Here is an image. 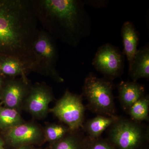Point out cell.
I'll list each match as a JSON object with an SVG mask.
<instances>
[{
	"instance_id": "cell-1",
	"label": "cell",
	"mask_w": 149,
	"mask_h": 149,
	"mask_svg": "<svg viewBox=\"0 0 149 149\" xmlns=\"http://www.w3.org/2000/svg\"><path fill=\"white\" fill-rule=\"evenodd\" d=\"M38 24L33 0H0V56L17 59L30 71Z\"/></svg>"
},
{
	"instance_id": "cell-2",
	"label": "cell",
	"mask_w": 149,
	"mask_h": 149,
	"mask_svg": "<svg viewBox=\"0 0 149 149\" xmlns=\"http://www.w3.org/2000/svg\"><path fill=\"white\" fill-rule=\"evenodd\" d=\"M42 29L54 40L77 45L84 32V12L75 0H33Z\"/></svg>"
},
{
	"instance_id": "cell-3",
	"label": "cell",
	"mask_w": 149,
	"mask_h": 149,
	"mask_svg": "<svg viewBox=\"0 0 149 149\" xmlns=\"http://www.w3.org/2000/svg\"><path fill=\"white\" fill-rule=\"evenodd\" d=\"M33 53L34 60L30 71L51 76L58 82L63 81L55 68L58 53L54 40L42 29L33 46Z\"/></svg>"
},
{
	"instance_id": "cell-4",
	"label": "cell",
	"mask_w": 149,
	"mask_h": 149,
	"mask_svg": "<svg viewBox=\"0 0 149 149\" xmlns=\"http://www.w3.org/2000/svg\"><path fill=\"white\" fill-rule=\"evenodd\" d=\"M112 88L110 82L91 74L85 78L83 90L93 108L101 113L113 116L114 104Z\"/></svg>"
},
{
	"instance_id": "cell-5",
	"label": "cell",
	"mask_w": 149,
	"mask_h": 149,
	"mask_svg": "<svg viewBox=\"0 0 149 149\" xmlns=\"http://www.w3.org/2000/svg\"><path fill=\"white\" fill-rule=\"evenodd\" d=\"M70 130L78 129L84 120V107L80 96L66 91L51 110Z\"/></svg>"
},
{
	"instance_id": "cell-6",
	"label": "cell",
	"mask_w": 149,
	"mask_h": 149,
	"mask_svg": "<svg viewBox=\"0 0 149 149\" xmlns=\"http://www.w3.org/2000/svg\"><path fill=\"white\" fill-rule=\"evenodd\" d=\"M113 125L110 136L112 141L120 149H134L141 142L143 132L134 123L117 120Z\"/></svg>"
},
{
	"instance_id": "cell-7",
	"label": "cell",
	"mask_w": 149,
	"mask_h": 149,
	"mask_svg": "<svg viewBox=\"0 0 149 149\" xmlns=\"http://www.w3.org/2000/svg\"><path fill=\"white\" fill-rule=\"evenodd\" d=\"M93 65L97 70L106 75L117 76L123 65L122 55L111 45L106 44L99 48Z\"/></svg>"
},
{
	"instance_id": "cell-8",
	"label": "cell",
	"mask_w": 149,
	"mask_h": 149,
	"mask_svg": "<svg viewBox=\"0 0 149 149\" xmlns=\"http://www.w3.org/2000/svg\"><path fill=\"white\" fill-rule=\"evenodd\" d=\"M53 99L50 88L44 84H37L29 89L24 100L25 108L35 117H44L47 113L49 104Z\"/></svg>"
},
{
	"instance_id": "cell-9",
	"label": "cell",
	"mask_w": 149,
	"mask_h": 149,
	"mask_svg": "<svg viewBox=\"0 0 149 149\" xmlns=\"http://www.w3.org/2000/svg\"><path fill=\"white\" fill-rule=\"evenodd\" d=\"M29 89L27 80L22 77L18 80L10 77L6 83L4 82L0 96L1 100L6 107L18 111Z\"/></svg>"
},
{
	"instance_id": "cell-10",
	"label": "cell",
	"mask_w": 149,
	"mask_h": 149,
	"mask_svg": "<svg viewBox=\"0 0 149 149\" xmlns=\"http://www.w3.org/2000/svg\"><path fill=\"white\" fill-rule=\"evenodd\" d=\"M41 128L32 123H22L7 130L6 136L14 146L35 143L43 136Z\"/></svg>"
},
{
	"instance_id": "cell-11",
	"label": "cell",
	"mask_w": 149,
	"mask_h": 149,
	"mask_svg": "<svg viewBox=\"0 0 149 149\" xmlns=\"http://www.w3.org/2000/svg\"><path fill=\"white\" fill-rule=\"evenodd\" d=\"M121 35L124 52L128 60L129 70L138 51L139 38L133 24L129 22H126L123 25Z\"/></svg>"
},
{
	"instance_id": "cell-12",
	"label": "cell",
	"mask_w": 149,
	"mask_h": 149,
	"mask_svg": "<svg viewBox=\"0 0 149 149\" xmlns=\"http://www.w3.org/2000/svg\"><path fill=\"white\" fill-rule=\"evenodd\" d=\"M119 99L125 108L129 109L143 97L144 88L136 82H122L118 86Z\"/></svg>"
},
{
	"instance_id": "cell-13",
	"label": "cell",
	"mask_w": 149,
	"mask_h": 149,
	"mask_svg": "<svg viewBox=\"0 0 149 149\" xmlns=\"http://www.w3.org/2000/svg\"><path fill=\"white\" fill-rule=\"evenodd\" d=\"M133 82L141 78L149 77V49L144 47L138 50L129 70Z\"/></svg>"
},
{
	"instance_id": "cell-14",
	"label": "cell",
	"mask_w": 149,
	"mask_h": 149,
	"mask_svg": "<svg viewBox=\"0 0 149 149\" xmlns=\"http://www.w3.org/2000/svg\"><path fill=\"white\" fill-rule=\"evenodd\" d=\"M27 70L21 62L13 57L0 56V74L3 77H15L21 76L27 80L26 74Z\"/></svg>"
},
{
	"instance_id": "cell-15",
	"label": "cell",
	"mask_w": 149,
	"mask_h": 149,
	"mask_svg": "<svg viewBox=\"0 0 149 149\" xmlns=\"http://www.w3.org/2000/svg\"><path fill=\"white\" fill-rule=\"evenodd\" d=\"M116 120L114 116H98L87 122L86 125L87 132L92 138H97Z\"/></svg>"
},
{
	"instance_id": "cell-16",
	"label": "cell",
	"mask_w": 149,
	"mask_h": 149,
	"mask_svg": "<svg viewBox=\"0 0 149 149\" xmlns=\"http://www.w3.org/2000/svg\"><path fill=\"white\" fill-rule=\"evenodd\" d=\"M23 123L18 111L0 107V128L8 130Z\"/></svg>"
},
{
	"instance_id": "cell-17",
	"label": "cell",
	"mask_w": 149,
	"mask_h": 149,
	"mask_svg": "<svg viewBox=\"0 0 149 149\" xmlns=\"http://www.w3.org/2000/svg\"><path fill=\"white\" fill-rule=\"evenodd\" d=\"M149 100L148 97L141 98L129 109L131 117L134 120H147L149 113Z\"/></svg>"
},
{
	"instance_id": "cell-18",
	"label": "cell",
	"mask_w": 149,
	"mask_h": 149,
	"mask_svg": "<svg viewBox=\"0 0 149 149\" xmlns=\"http://www.w3.org/2000/svg\"><path fill=\"white\" fill-rule=\"evenodd\" d=\"M68 129L64 125L60 124H51L46 127L44 136L47 141L57 142L64 138Z\"/></svg>"
},
{
	"instance_id": "cell-19",
	"label": "cell",
	"mask_w": 149,
	"mask_h": 149,
	"mask_svg": "<svg viewBox=\"0 0 149 149\" xmlns=\"http://www.w3.org/2000/svg\"><path fill=\"white\" fill-rule=\"evenodd\" d=\"M56 142L54 149H78L76 140L71 136L64 137Z\"/></svg>"
},
{
	"instance_id": "cell-20",
	"label": "cell",
	"mask_w": 149,
	"mask_h": 149,
	"mask_svg": "<svg viewBox=\"0 0 149 149\" xmlns=\"http://www.w3.org/2000/svg\"><path fill=\"white\" fill-rule=\"evenodd\" d=\"M91 149H112L107 144L102 142H97L93 144Z\"/></svg>"
},
{
	"instance_id": "cell-21",
	"label": "cell",
	"mask_w": 149,
	"mask_h": 149,
	"mask_svg": "<svg viewBox=\"0 0 149 149\" xmlns=\"http://www.w3.org/2000/svg\"><path fill=\"white\" fill-rule=\"evenodd\" d=\"M1 77H2V76H0V93H1V91L2 89L4 83Z\"/></svg>"
},
{
	"instance_id": "cell-22",
	"label": "cell",
	"mask_w": 149,
	"mask_h": 149,
	"mask_svg": "<svg viewBox=\"0 0 149 149\" xmlns=\"http://www.w3.org/2000/svg\"><path fill=\"white\" fill-rule=\"evenodd\" d=\"M0 149H5L4 148L3 141L1 138H0Z\"/></svg>"
},
{
	"instance_id": "cell-23",
	"label": "cell",
	"mask_w": 149,
	"mask_h": 149,
	"mask_svg": "<svg viewBox=\"0 0 149 149\" xmlns=\"http://www.w3.org/2000/svg\"><path fill=\"white\" fill-rule=\"evenodd\" d=\"M18 149H29V148L28 147L25 146H23L20 147V148Z\"/></svg>"
},
{
	"instance_id": "cell-24",
	"label": "cell",
	"mask_w": 149,
	"mask_h": 149,
	"mask_svg": "<svg viewBox=\"0 0 149 149\" xmlns=\"http://www.w3.org/2000/svg\"><path fill=\"white\" fill-rule=\"evenodd\" d=\"M1 100V97H0V100Z\"/></svg>"
},
{
	"instance_id": "cell-25",
	"label": "cell",
	"mask_w": 149,
	"mask_h": 149,
	"mask_svg": "<svg viewBox=\"0 0 149 149\" xmlns=\"http://www.w3.org/2000/svg\"><path fill=\"white\" fill-rule=\"evenodd\" d=\"M0 76H2V75H1V74H0Z\"/></svg>"
}]
</instances>
